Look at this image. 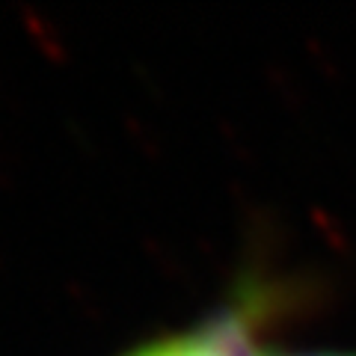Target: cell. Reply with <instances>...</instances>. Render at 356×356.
<instances>
[{"label":"cell","mask_w":356,"mask_h":356,"mask_svg":"<svg viewBox=\"0 0 356 356\" xmlns=\"http://www.w3.org/2000/svg\"><path fill=\"white\" fill-rule=\"evenodd\" d=\"M247 356H356V350H348V353H267V350H250Z\"/></svg>","instance_id":"cell-1"}]
</instances>
